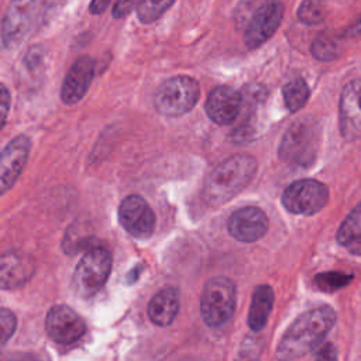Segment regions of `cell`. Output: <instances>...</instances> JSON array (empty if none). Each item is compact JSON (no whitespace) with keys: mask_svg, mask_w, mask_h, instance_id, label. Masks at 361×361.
Segmentation results:
<instances>
[{"mask_svg":"<svg viewBox=\"0 0 361 361\" xmlns=\"http://www.w3.org/2000/svg\"><path fill=\"white\" fill-rule=\"evenodd\" d=\"M283 207L299 216H312L320 212L329 202V189L314 179H300L290 183L282 193Z\"/></svg>","mask_w":361,"mask_h":361,"instance_id":"7","label":"cell"},{"mask_svg":"<svg viewBox=\"0 0 361 361\" xmlns=\"http://www.w3.org/2000/svg\"><path fill=\"white\" fill-rule=\"evenodd\" d=\"M200 96L199 83L192 76L178 75L159 85L154 96V106L162 116L178 117L190 111Z\"/></svg>","mask_w":361,"mask_h":361,"instance_id":"6","label":"cell"},{"mask_svg":"<svg viewBox=\"0 0 361 361\" xmlns=\"http://www.w3.org/2000/svg\"><path fill=\"white\" fill-rule=\"evenodd\" d=\"M322 131L316 120H296L283 134L279 144V158L290 166H309L316 161Z\"/></svg>","mask_w":361,"mask_h":361,"instance_id":"3","label":"cell"},{"mask_svg":"<svg viewBox=\"0 0 361 361\" xmlns=\"http://www.w3.org/2000/svg\"><path fill=\"white\" fill-rule=\"evenodd\" d=\"M179 312V293L175 288H164L149 300L148 316L157 326H169Z\"/></svg>","mask_w":361,"mask_h":361,"instance_id":"18","label":"cell"},{"mask_svg":"<svg viewBox=\"0 0 361 361\" xmlns=\"http://www.w3.org/2000/svg\"><path fill=\"white\" fill-rule=\"evenodd\" d=\"M274 306V290L269 285H259L254 289L251 305L248 310L247 323L254 331H259L265 327L269 313Z\"/></svg>","mask_w":361,"mask_h":361,"instance_id":"19","label":"cell"},{"mask_svg":"<svg viewBox=\"0 0 361 361\" xmlns=\"http://www.w3.org/2000/svg\"><path fill=\"white\" fill-rule=\"evenodd\" d=\"M313 355L317 360H336L337 358V351H336V348L331 343H326L323 345H319Z\"/></svg>","mask_w":361,"mask_h":361,"instance_id":"29","label":"cell"},{"mask_svg":"<svg viewBox=\"0 0 361 361\" xmlns=\"http://www.w3.org/2000/svg\"><path fill=\"white\" fill-rule=\"evenodd\" d=\"M283 17V6L279 0H265L251 16L244 32V42L250 49L267 42L278 30Z\"/></svg>","mask_w":361,"mask_h":361,"instance_id":"9","label":"cell"},{"mask_svg":"<svg viewBox=\"0 0 361 361\" xmlns=\"http://www.w3.org/2000/svg\"><path fill=\"white\" fill-rule=\"evenodd\" d=\"M351 279H353V275H350V274L331 271V272H323V274L316 275L314 283L320 290L334 292V290L341 289L345 285H348Z\"/></svg>","mask_w":361,"mask_h":361,"instance_id":"24","label":"cell"},{"mask_svg":"<svg viewBox=\"0 0 361 361\" xmlns=\"http://www.w3.org/2000/svg\"><path fill=\"white\" fill-rule=\"evenodd\" d=\"M31 151V140L21 134L14 137L0 152V196L7 193L20 178Z\"/></svg>","mask_w":361,"mask_h":361,"instance_id":"11","label":"cell"},{"mask_svg":"<svg viewBox=\"0 0 361 361\" xmlns=\"http://www.w3.org/2000/svg\"><path fill=\"white\" fill-rule=\"evenodd\" d=\"M16 327H17L16 314L7 307H0V347H3L13 337Z\"/></svg>","mask_w":361,"mask_h":361,"instance_id":"26","label":"cell"},{"mask_svg":"<svg viewBox=\"0 0 361 361\" xmlns=\"http://www.w3.org/2000/svg\"><path fill=\"white\" fill-rule=\"evenodd\" d=\"M11 104V94L6 85L0 83V130L4 127Z\"/></svg>","mask_w":361,"mask_h":361,"instance_id":"27","label":"cell"},{"mask_svg":"<svg viewBox=\"0 0 361 361\" xmlns=\"http://www.w3.org/2000/svg\"><path fill=\"white\" fill-rule=\"evenodd\" d=\"M312 54L319 61H331L337 55L336 44L327 37H317L312 44Z\"/></svg>","mask_w":361,"mask_h":361,"instance_id":"25","label":"cell"},{"mask_svg":"<svg viewBox=\"0 0 361 361\" xmlns=\"http://www.w3.org/2000/svg\"><path fill=\"white\" fill-rule=\"evenodd\" d=\"M140 1L141 0H117L114 7H113V11H111L113 17L114 18L126 17L133 8H137Z\"/></svg>","mask_w":361,"mask_h":361,"instance_id":"28","label":"cell"},{"mask_svg":"<svg viewBox=\"0 0 361 361\" xmlns=\"http://www.w3.org/2000/svg\"><path fill=\"white\" fill-rule=\"evenodd\" d=\"M118 221L134 238L145 240L155 228V214L147 200L138 195L126 196L118 204Z\"/></svg>","mask_w":361,"mask_h":361,"instance_id":"8","label":"cell"},{"mask_svg":"<svg viewBox=\"0 0 361 361\" xmlns=\"http://www.w3.org/2000/svg\"><path fill=\"white\" fill-rule=\"evenodd\" d=\"M282 96L288 110L290 113H295L306 104L310 96V90L305 79H302L300 76H296L283 85Z\"/></svg>","mask_w":361,"mask_h":361,"instance_id":"20","label":"cell"},{"mask_svg":"<svg viewBox=\"0 0 361 361\" xmlns=\"http://www.w3.org/2000/svg\"><path fill=\"white\" fill-rule=\"evenodd\" d=\"M113 265L111 254L104 247H90L79 259L73 275L72 288L80 298L97 293L110 276Z\"/></svg>","mask_w":361,"mask_h":361,"instance_id":"5","label":"cell"},{"mask_svg":"<svg viewBox=\"0 0 361 361\" xmlns=\"http://www.w3.org/2000/svg\"><path fill=\"white\" fill-rule=\"evenodd\" d=\"M326 13L324 0H303L298 10V17L303 24L314 25L324 20Z\"/></svg>","mask_w":361,"mask_h":361,"instance_id":"22","label":"cell"},{"mask_svg":"<svg viewBox=\"0 0 361 361\" xmlns=\"http://www.w3.org/2000/svg\"><path fill=\"white\" fill-rule=\"evenodd\" d=\"M204 109L213 123L231 124L241 113L243 94L230 86H217L209 93Z\"/></svg>","mask_w":361,"mask_h":361,"instance_id":"15","label":"cell"},{"mask_svg":"<svg viewBox=\"0 0 361 361\" xmlns=\"http://www.w3.org/2000/svg\"><path fill=\"white\" fill-rule=\"evenodd\" d=\"M110 3L111 0H92L89 10L92 14H102Z\"/></svg>","mask_w":361,"mask_h":361,"instance_id":"30","label":"cell"},{"mask_svg":"<svg viewBox=\"0 0 361 361\" xmlns=\"http://www.w3.org/2000/svg\"><path fill=\"white\" fill-rule=\"evenodd\" d=\"M35 272L34 258L20 250L0 255V289L14 290L24 286Z\"/></svg>","mask_w":361,"mask_h":361,"instance_id":"14","label":"cell"},{"mask_svg":"<svg viewBox=\"0 0 361 361\" xmlns=\"http://www.w3.org/2000/svg\"><path fill=\"white\" fill-rule=\"evenodd\" d=\"M35 0H11L3 20V41L4 45L13 48L18 45L25 35L32 13Z\"/></svg>","mask_w":361,"mask_h":361,"instance_id":"17","label":"cell"},{"mask_svg":"<svg viewBox=\"0 0 361 361\" xmlns=\"http://www.w3.org/2000/svg\"><path fill=\"white\" fill-rule=\"evenodd\" d=\"M361 235V203L347 216L337 231V241L341 245H347L348 241Z\"/></svg>","mask_w":361,"mask_h":361,"instance_id":"23","label":"cell"},{"mask_svg":"<svg viewBox=\"0 0 361 361\" xmlns=\"http://www.w3.org/2000/svg\"><path fill=\"white\" fill-rule=\"evenodd\" d=\"M237 290L234 282L223 275L210 278L200 295V314L209 327L224 326L234 314Z\"/></svg>","mask_w":361,"mask_h":361,"instance_id":"4","label":"cell"},{"mask_svg":"<svg viewBox=\"0 0 361 361\" xmlns=\"http://www.w3.org/2000/svg\"><path fill=\"white\" fill-rule=\"evenodd\" d=\"M257 161L252 155L240 152L220 162L206 178L203 197L212 206H220L238 195L254 178Z\"/></svg>","mask_w":361,"mask_h":361,"instance_id":"2","label":"cell"},{"mask_svg":"<svg viewBox=\"0 0 361 361\" xmlns=\"http://www.w3.org/2000/svg\"><path fill=\"white\" fill-rule=\"evenodd\" d=\"M268 217L257 206H245L235 210L227 220V230L233 238L241 243H254L268 231Z\"/></svg>","mask_w":361,"mask_h":361,"instance_id":"12","label":"cell"},{"mask_svg":"<svg viewBox=\"0 0 361 361\" xmlns=\"http://www.w3.org/2000/svg\"><path fill=\"white\" fill-rule=\"evenodd\" d=\"M340 130L347 141L361 138V79L348 82L338 103Z\"/></svg>","mask_w":361,"mask_h":361,"instance_id":"13","label":"cell"},{"mask_svg":"<svg viewBox=\"0 0 361 361\" xmlns=\"http://www.w3.org/2000/svg\"><path fill=\"white\" fill-rule=\"evenodd\" d=\"M94 76V61L85 55L78 58L68 71L61 86V100L65 104H76L86 94Z\"/></svg>","mask_w":361,"mask_h":361,"instance_id":"16","label":"cell"},{"mask_svg":"<svg viewBox=\"0 0 361 361\" xmlns=\"http://www.w3.org/2000/svg\"><path fill=\"white\" fill-rule=\"evenodd\" d=\"M336 312L330 306H319L302 313L282 334L276 357L281 360L300 358L316 350L336 324Z\"/></svg>","mask_w":361,"mask_h":361,"instance_id":"1","label":"cell"},{"mask_svg":"<svg viewBox=\"0 0 361 361\" xmlns=\"http://www.w3.org/2000/svg\"><path fill=\"white\" fill-rule=\"evenodd\" d=\"M360 31H361V18L358 20V23L351 30H348V32H360Z\"/></svg>","mask_w":361,"mask_h":361,"instance_id":"32","label":"cell"},{"mask_svg":"<svg viewBox=\"0 0 361 361\" xmlns=\"http://www.w3.org/2000/svg\"><path fill=\"white\" fill-rule=\"evenodd\" d=\"M347 247H348V251L351 254H355V255H361V235L353 238L351 241L347 243Z\"/></svg>","mask_w":361,"mask_h":361,"instance_id":"31","label":"cell"},{"mask_svg":"<svg viewBox=\"0 0 361 361\" xmlns=\"http://www.w3.org/2000/svg\"><path fill=\"white\" fill-rule=\"evenodd\" d=\"M45 330L48 337L55 343L71 344L85 334L86 324L69 306L55 305L47 313Z\"/></svg>","mask_w":361,"mask_h":361,"instance_id":"10","label":"cell"},{"mask_svg":"<svg viewBox=\"0 0 361 361\" xmlns=\"http://www.w3.org/2000/svg\"><path fill=\"white\" fill-rule=\"evenodd\" d=\"M175 0H141L137 6L138 20L144 24L157 21L172 4Z\"/></svg>","mask_w":361,"mask_h":361,"instance_id":"21","label":"cell"}]
</instances>
